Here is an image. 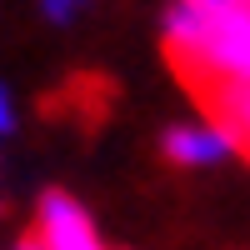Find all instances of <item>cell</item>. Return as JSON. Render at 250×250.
<instances>
[{
	"mask_svg": "<svg viewBox=\"0 0 250 250\" xmlns=\"http://www.w3.org/2000/svg\"><path fill=\"white\" fill-rule=\"evenodd\" d=\"M185 5H195L205 20H215V15H235V10H245L250 0H185Z\"/></svg>",
	"mask_w": 250,
	"mask_h": 250,
	"instance_id": "obj_6",
	"label": "cell"
},
{
	"mask_svg": "<svg viewBox=\"0 0 250 250\" xmlns=\"http://www.w3.org/2000/svg\"><path fill=\"white\" fill-rule=\"evenodd\" d=\"M40 250H110L105 235H100L95 215L80 205L70 190H45L35 205V230Z\"/></svg>",
	"mask_w": 250,
	"mask_h": 250,
	"instance_id": "obj_3",
	"label": "cell"
},
{
	"mask_svg": "<svg viewBox=\"0 0 250 250\" xmlns=\"http://www.w3.org/2000/svg\"><path fill=\"white\" fill-rule=\"evenodd\" d=\"M5 250H40V240H35V235H15Z\"/></svg>",
	"mask_w": 250,
	"mask_h": 250,
	"instance_id": "obj_7",
	"label": "cell"
},
{
	"mask_svg": "<svg viewBox=\"0 0 250 250\" xmlns=\"http://www.w3.org/2000/svg\"><path fill=\"white\" fill-rule=\"evenodd\" d=\"M160 150H165L170 165H180V170H220V165H230L235 155H245L235 125L225 115H185L175 125H165Z\"/></svg>",
	"mask_w": 250,
	"mask_h": 250,
	"instance_id": "obj_2",
	"label": "cell"
},
{
	"mask_svg": "<svg viewBox=\"0 0 250 250\" xmlns=\"http://www.w3.org/2000/svg\"><path fill=\"white\" fill-rule=\"evenodd\" d=\"M180 60L200 70L205 90L210 85H245L250 90V5L235 15L205 20V30L195 35V45Z\"/></svg>",
	"mask_w": 250,
	"mask_h": 250,
	"instance_id": "obj_1",
	"label": "cell"
},
{
	"mask_svg": "<svg viewBox=\"0 0 250 250\" xmlns=\"http://www.w3.org/2000/svg\"><path fill=\"white\" fill-rule=\"evenodd\" d=\"M85 5H90V0H40V15H45L50 25H70Z\"/></svg>",
	"mask_w": 250,
	"mask_h": 250,
	"instance_id": "obj_4",
	"label": "cell"
},
{
	"mask_svg": "<svg viewBox=\"0 0 250 250\" xmlns=\"http://www.w3.org/2000/svg\"><path fill=\"white\" fill-rule=\"evenodd\" d=\"M15 125H20V105H15L10 85H0V145H5V140L15 135Z\"/></svg>",
	"mask_w": 250,
	"mask_h": 250,
	"instance_id": "obj_5",
	"label": "cell"
}]
</instances>
